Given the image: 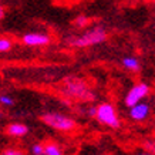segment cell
<instances>
[{
	"label": "cell",
	"instance_id": "30bf717a",
	"mask_svg": "<svg viewBox=\"0 0 155 155\" xmlns=\"http://www.w3.org/2000/svg\"><path fill=\"white\" fill-rule=\"evenodd\" d=\"M44 155H63V148L56 142H48L44 145Z\"/></svg>",
	"mask_w": 155,
	"mask_h": 155
},
{
	"label": "cell",
	"instance_id": "5b68a950",
	"mask_svg": "<svg viewBox=\"0 0 155 155\" xmlns=\"http://www.w3.org/2000/svg\"><path fill=\"white\" fill-rule=\"evenodd\" d=\"M150 93H151V87L147 84V83H137L127 93L125 98H124V104L130 108L131 105H134V104L145 100L147 97L150 95Z\"/></svg>",
	"mask_w": 155,
	"mask_h": 155
},
{
	"label": "cell",
	"instance_id": "5bb4252c",
	"mask_svg": "<svg viewBox=\"0 0 155 155\" xmlns=\"http://www.w3.org/2000/svg\"><path fill=\"white\" fill-rule=\"evenodd\" d=\"M31 154L33 155H44V145L37 142V144H34L31 147Z\"/></svg>",
	"mask_w": 155,
	"mask_h": 155
},
{
	"label": "cell",
	"instance_id": "4fadbf2b",
	"mask_svg": "<svg viewBox=\"0 0 155 155\" xmlns=\"http://www.w3.org/2000/svg\"><path fill=\"white\" fill-rule=\"evenodd\" d=\"M88 23H90V19L87 17V16H78L74 21V24L77 26V27H85Z\"/></svg>",
	"mask_w": 155,
	"mask_h": 155
},
{
	"label": "cell",
	"instance_id": "277c9868",
	"mask_svg": "<svg viewBox=\"0 0 155 155\" xmlns=\"http://www.w3.org/2000/svg\"><path fill=\"white\" fill-rule=\"evenodd\" d=\"M41 121L48 125V127L58 130L61 132H70L73 130H75L77 122L73 120L71 117H67L64 114L60 113H46L41 115Z\"/></svg>",
	"mask_w": 155,
	"mask_h": 155
},
{
	"label": "cell",
	"instance_id": "52a82bcc",
	"mask_svg": "<svg viewBox=\"0 0 155 155\" xmlns=\"http://www.w3.org/2000/svg\"><path fill=\"white\" fill-rule=\"evenodd\" d=\"M21 41L30 47H43L51 41V37L46 33H27L21 37Z\"/></svg>",
	"mask_w": 155,
	"mask_h": 155
},
{
	"label": "cell",
	"instance_id": "8992f818",
	"mask_svg": "<svg viewBox=\"0 0 155 155\" xmlns=\"http://www.w3.org/2000/svg\"><path fill=\"white\" fill-rule=\"evenodd\" d=\"M150 114H151V105L142 100V101H140V103H137L130 107L128 115H130V118L134 122H144L145 120H148Z\"/></svg>",
	"mask_w": 155,
	"mask_h": 155
},
{
	"label": "cell",
	"instance_id": "2e32d148",
	"mask_svg": "<svg viewBox=\"0 0 155 155\" xmlns=\"http://www.w3.org/2000/svg\"><path fill=\"white\" fill-rule=\"evenodd\" d=\"M145 150L151 154H155V142H147L145 144Z\"/></svg>",
	"mask_w": 155,
	"mask_h": 155
},
{
	"label": "cell",
	"instance_id": "7a4b0ae2",
	"mask_svg": "<svg viewBox=\"0 0 155 155\" xmlns=\"http://www.w3.org/2000/svg\"><path fill=\"white\" fill-rule=\"evenodd\" d=\"M108 34L105 31V28L101 26H95L91 30H87L83 34L78 36H73L67 40L68 46L74 48H84V47H90V46H97L101 44L107 40Z\"/></svg>",
	"mask_w": 155,
	"mask_h": 155
},
{
	"label": "cell",
	"instance_id": "8fae6325",
	"mask_svg": "<svg viewBox=\"0 0 155 155\" xmlns=\"http://www.w3.org/2000/svg\"><path fill=\"white\" fill-rule=\"evenodd\" d=\"M13 48V40L9 37H0V53H9Z\"/></svg>",
	"mask_w": 155,
	"mask_h": 155
},
{
	"label": "cell",
	"instance_id": "d6986e66",
	"mask_svg": "<svg viewBox=\"0 0 155 155\" xmlns=\"http://www.w3.org/2000/svg\"><path fill=\"white\" fill-rule=\"evenodd\" d=\"M0 117H2V111H0Z\"/></svg>",
	"mask_w": 155,
	"mask_h": 155
},
{
	"label": "cell",
	"instance_id": "7c38bea8",
	"mask_svg": "<svg viewBox=\"0 0 155 155\" xmlns=\"http://www.w3.org/2000/svg\"><path fill=\"white\" fill-rule=\"evenodd\" d=\"M0 104L5 107H12L14 104V98L9 94H0Z\"/></svg>",
	"mask_w": 155,
	"mask_h": 155
},
{
	"label": "cell",
	"instance_id": "ba28073f",
	"mask_svg": "<svg viewBox=\"0 0 155 155\" xmlns=\"http://www.w3.org/2000/svg\"><path fill=\"white\" fill-rule=\"evenodd\" d=\"M6 134L9 137H14V138H21V137L28 134V127L24 125L21 122H12L6 127Z\"/></svg>",
	"mask_w": 155,
	"mask_h": 155
},
{
	"label": "cell",
	"instance_id": "9c48e42d",
	"mask_svg": "<svg viewBox=\"0 0 155 155\" xmlns=\"http://www.w3.org/2000/svg\"><path fill=\"white\" fill-rule=\"evenodd\" d=\"M122 66L124 68L128 71H131V73H138V71L141 70V64H140V61L137 57H124L122 58Z\"/></svg>",
	"mask_w": 155,
	"mask_h": 155
},
{
	"label": "cell",
	"instance_id": "3957f363",
	"mask_svg": "<svg viewBox=\"0 0 155 155\" xmlns=\"http://www.w3.org/2000/svg\"><path fill=\"white\" fill-rule=\"evenodd\" d=\"M95 120L107 127L118 130L121 127V120L118 117V113L115 107L111 103H101L97 105V113H95Z\"/></svg>",
	"mask_w": 155,
	"mask_h": 155
},
{
	"label": "cell",
	"instance_id": "6da1fadb",
	"mask_svg": "<svg viewBox=\"0 0 155 155\" xmlns=\"http://www.w3.org/2000/svg\"><path fill=\"white\" fill-rule=\"evenodd\" d=\"M60 91L63 95H66L68 98H73L75 101H83L88 103L94 100V93L90 88V85L84 80H81L78 77H70L63 81L60 87Z\"/></svg>",
	"mask_w": 155,
	"mask_h": 155
},
{
	"label": "cell",
	"instance_id": "9a60e30c",
	"mask_svg": "<svg viewBox=\"0 0 155 155\" xmlns=\"http://www.w3.org/2000/svg\"><path fill=\"white\" fill-rule=\"evenodd\" d=\"M2 154L3 155H23L24 152L19 148H6V150L2 151Z\"/></svg>",
	"mask_w": 155,
	"mask_h": 155
},
{
	"label": "cell",
	"instance_id": "ac0fdd59",
	"mask_svg": "<svg viewBox=\"0 0 155 155\" xmlns=\"http://www.w3.org/2000/svg\"><path fill=\"white\" fill-rule=\"evenodd\" d=\"M5 14H6V12H5V7H3V5H2V2H0V20L5 17Z\"/></svg>",
	"mask_w": 155,
	"mask_h": 155
},
{
	"label": "cell",
	"instance_id": "e0dca14e",
	"mask_svg": "<svg viewBox=\"0 0 155 155\" xmlns=\"http://www.w3.org/2000/svg\"><path fill=\"white\" fill-rule=\"evenodd\" d=\"M95 113H97V105H95V107H90L88 111H87V114H88L90 118H94L95 117Z\"/></svg>",
	"mask_w": 155,
	"mask_h": 155
}]
</instances>
